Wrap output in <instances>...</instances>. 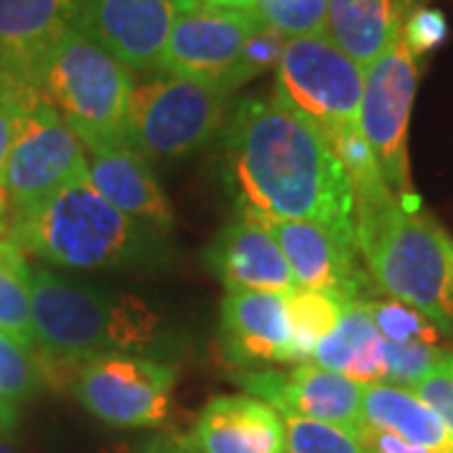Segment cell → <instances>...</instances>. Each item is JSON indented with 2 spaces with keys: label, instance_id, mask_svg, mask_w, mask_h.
I'll return each mask as SVG.
<instances>
[{
  "label": "cell",
  "instance_id": "cell-1",
  "mask_svg": "<svg viewBox=\"0 0 453 453\" xmlns=\"http://www.w3.org/2000/svg\"><path fill=\"white\" fill-rule=\"evenodd\" d=\"M219 174L237 214L310 219L356 240V199L327 134L275 94L232 109Z\"/></svg>",
  "mask_w": 453,
  "mask_h": 453
},
{
  "label": "cell",
  "instance_id": "cell-2",
  "mask_svg": "<svg viewBox=\"0 0 453 453\" xmlns=\"http://www.w3.org/2000/svg\"><path fill=\"white\" fill-rule=\"evenodd\" d=\"M31 325L43 380L71 390L86 357L144 353L164 342L162 318L142 297L68 280L46 267L31 275Z\"/></svg>",
  "mask_w": 453,
  "mask_h": 453
},
{
  "label": "cell",
  "instance_id": "cell-3",
  "mask_svg": "<svg viewBox=\"0 0 453 453\" xmlns=\"http://www.w3.org/2000/svg\"><path fill=\"white\" fill-rule=\"evenodd\" d=\"M8 229L28 255L64 270H151L169 259L162 232L98 195L86 164L35 210L11 217Z\"/></svg>",
  "mask_w": 453,
  "mask_h": 453
},
{
  "label": "cell",
  "instance_id": "cell-4",
  "mask_svg": "<svg viewBox=\"0 0 453 453\" xmlns=\"http://www.w3.org/2000/svg\"><path fill=\"white\" fill-rule=\"evenodd\" d=\"M356 244L378 290L453 338V237L418 195L356 204Z\"/></svg>",
  "mask_w": 453,
  "mask_h": 453
},
{
  "label": "cell",
  "instance_id": "cell-5",
  "mask_svg": "<svg viewBox=\"0 0 453 453\" xmlns=\"http://www.w3.org/2000/svg\"><path fill=\"white\" fill-rule=\"evenodd\" d=\"M26 83L49 101L83 146L124 139L131 68L79 28L65 31L28 68Z\"/></svg>",
  "mask_w": 453,
  "mask_h": 453
},
{
  "label": "cell",
  "instance_id": "cell-6",
  "mask_svg": "<svg viewBox=\"0 0 453 453\" xmlns=\"http://www.w3.org/2000/svg\"><path fill=\"white\" fill-rule=\"evenodd\" d=\"M229 119V94L181 76L134 83L124 142L144 159H181L210 144Z\"/></svg>",
  "mask_w": 453,
  "mask_h": 453
},
{
  "label": "cell",
  "instance_id": "cell-7",
  "mask_svg": "<svg viewBox=\"0 0 453 453\" xmlns=\"http://www.w3.org/2000/svg\"><path fill=\"white\" fill-rule=\"evenodd\" d=\"M177 371L136 353H101L86 357L71 393L104 426L159 428L174 408Z\"/></svg>",
  "mask_w": 453,
  "mask_h": 453
},
{
  "label": "cell",
  "instance_id": "cell-8",
  "mask_svg": "<svg viewBox=\"0 0 453 453\" xmlns=\"http://www.w3.org/2000/svg\"><path fill=\"white\" fill-rule=\"evenodd\" d=\"M275 96L325 134L357 127L363 65L340 49L330 33L288 38L277 61Z\"/></svg>",
  "mask_w": 453,
  "mask_h": 453
},
{
  "label": "cell",
  "instance_id": "cell-9",
  "mask_svg": "<svg viewBox=\"0 0 453 453\" xmlns=\"http://www.w3.org/2000/svg\"><path fill=\"white\" fill-rule=\"evenodd\" d=\"M418 88V58L403 35L363 68L357 129L371 146L380 177L398 196H413L408 166V121Z\"/></svg>",
  "mask_w": 453,
  "mask_h": 453
},
{
  "label": "cell",
  "instance_id": "cell-10",
  "mask_svg": "<svg viewBox=\"0 0 453 453\" xmlns=\"http://www.w3.org/2000/svg\"><path fill=\"white\" fill-rule=\"evenodd\" d=\"M86 164L81 139L31 83L20 86V116L3 169L11 217L35 210Z\"/></svg>",
  "mask_w": 453,
  "mask_h": 453
},
{
  "label": "cell",
  "instance_id": "cell-11",
  "mask_svg": "<svg viewBox=\"0 0 453 453\" xmlns=\"http://www.w3.org/2000/svg\"><path fill=\"white\" fill-rule=\"evenodd\" d=\"M262 18L252 8L184 5L179 8L162 56V73L181 76L234 94L232 76L244 43Z\"/></svg>",
  "mask_w": 453,
  "mask_h": 453
},
{
  "label": "cell",
  "instance_id": "cell-12",
  "mask_svg": "<svg viewBox=\"0 0 453 453\" xmlns=\"http://www.w3.org/2000/svg\"><path fill=\"white\" fill-rule=\"evenodd\" d=\"M290 265L297 288L323 292L348 303L375 300V282L357 255L356 240L310 219L265 222Z\"/></svg>",
  "mask_w": 453,
  "mask_h": 453
},
{
  "label": "cell",
  "instance_id": "cell-13",
  "mask_svg": "<svg viewBox=\"0 0 453 453\" xmlns=\"http://www.w3.org/2000/svg\"><path fill=\"white\" fill-rule=\"evenodd\" d=\"M179 0H79L73 28L131 71H159Z\"/></svg>",
  "mask_w": 453,
  "mask_h": 453
},
{
  "label": "cell",
  "instance_id": "cell-14",
  "mask_svg": "<svg viewBox=\"0 0 453 453\" xmlns=\"http://www.w3.org/2000/svg\"><path fill=\"white\" fill-rule=\"evenodd\" d=\"M250 395L273 405L280 416L335 423L357 431L363 423V383L325 371L315 363H303L290 372L252 371L237 378Z\"/></svg>",
  "mask_w": 453,
  "mask_h": 453
},
{
  "label": "cell",
  "instance_id": "cell-15",
  "mask_svg": "<svg viewBox=\"0 0 453 453\" xmlns=\"http://www.w3.org/2000/svg\"><path fill=\"white\" fill-rule=\"evenodd\" d=\"M86 172L98 195L127 217L166 234L174 226V211L146 159L124 139L83 146Z\"/></svg>",
  "mask_w": 453,
  "mask_h": 453
},
{
  "label": "cell",
  "instance_id": "cell-16",
  "mask_svg": "<svg viewBox=\"0 0 453 453\" xmlns=\"http://www.w3.org/2000/svg\"><path fill=\"white\" fill-rule=\"evenodd\" d=\"M211 273L226 290H259L288 295L297 285L290 265L265 222L237 214L207 250Z\"/></svg>",
  "mask_w": 453,
  "mask_h": 453
},
{
  "label": "cell",
  "instance_id": "cell-17",
  "mask_svg": "<svg viewBox=\"0 0 453 453\" xmlns=\"http://www.w3.org/2000/svg\"><path fill=\"white\" fill-rule=\"evenodd\" d=\"M219 335L237 365L290 363V320L285 295L226 290L219 308Z\"/></svg>",
  "mask_w": 453,
  "mask_h": 453
},
{
  "label": "cell",
  "instance_id": "cell-18",
  "mask_svg": "<svg viewBox=\"0 0 453 453\" xmlns=\"http://www.w3.org/2000/svg\"><path fill=\"white\" fill-rule=\"evenodd\" d=\"M189 441L196 453H285V426L255 395H217L196 416Z\"/></svg>",
  "mask_w": 453,
  "mask_h": 453
},
{
  "label": "cell",
  "instance_id": "cell-19",
  "mask_svg": "<svg viewBox=\"0 0 453 453\" xmlns=\"http://www.w3.org/2000/svg\"><path fill=\"white\" fill-rule=\"evenodd\" d=\"M79 0H0V83H26L31 64L76 23Z\"/></svg>",
  "mask_w": 453,
  "mask_h": 453
},
{
  "label": "cell",
  "instance_id": "cell-20",
  "mask_svg": "<svg viewBox=\"0 0 453 453\" xmlns=\"http://www.w3.org/2000/svg\"><path fill=\"white\" fill-rule=\"evenodd\" d=\"M413 0H327V33L363 68L401 35Z\"/></svg>",
  "mask_w": 453,
  "mask_h": 453
},
{
  "label": "cell",
  "instance_id": "cell-21",
  "mask_svg": "<svg viewBox=\"0 0 453 453\" xmlns=\"http://www.w3.org/2000/svg\"><path fill=\"white\" fill-rule=\"evenodd\" d=\"M383 342L386 340L372 323L368 303H348L340 310L335 327L318 342L312 363L363 386L383 383Z\"/></svg>",
  "mask_w": 453,
  "mask_h": 453
},
{
  "label": "cell",
  "instance_id": "cell-22",
  "mask_svg": "<svg viewBox=\"0 0 453 453\" xmlns=\"http://www.w3.org/2000/svg\"><path fill=\"white\" fill-rule=\"evenodd\" d=\"M363 423L395 434L436 453H453V436L436 413L411 388L371 383L363 388ZM360 423V426H363Z\"/></svg>",
  "mask_w": 453,
  "mask_h": 453
},
{
  "label": "cell",
  "instance_id": "cell-23",
  "mask_svg": "<svg viewBox=\"0 0 453 453\" xmlns=\"http://www.w3.org/2000/svg\"><path fill=\"white\" fill-rule=\"evenodd\" d=\"M31 265L11 229L0 237V333L35 353L31 325Z\"/></svg>",
  "mask_w": 453,
  "mask_h": 453
},
{
  "label": "cell",
  "instance_id": "cell-24",
  "mask_svg": "<svg viewBox=\"0 0 453 453\" xmlns=\"http://www.w3.org/2000/svg\"><path fill=\"white\" fill-rule=\"evenodd\" d=\"M290 320V363H312L318 342L335 327L342 303L323 292L295 288L285 295Z\"/></svg>",
  "mask_w": 453,
  "mask_h": 453
},
{
  "label": "cell",
  "instance_id": "cell-25",
  "mask_svg": "<svg viewBox=\"0 0 453 453\" xmlns=\"http://www.w3.org/2000/svg\"><path fill=\"white\" fill-rule=\"evenodd\" d=\"M285 453H368L357 431L335 423L282 416Z\"/></svg>",
  "mask_w": 453,
  "mask_h": 453
},
{
  "label": "cell",
  "instance_id": "cell-26",
  "mask_svg": "<svg viewBox=\"0 0 453 453\" xmlns=\"http://www.w3.org/2000/svg\"><path fill=\"white\" fill-rule=\"evenodd\" d=\"M368 310L378 333L388 342H426V345H443L446 335L431 323L423 312L405 305L401 300H371Z\"/></svg>",
  "mask_w": 453,
  "mask_h": 453
},
{
  "label": "cell",
  "instance_id": "cell-27",
  "mask_svg": "<svg viewBox=\"0 0 453 453\" xmlns=\"http://www.w3.org/2000/svg\"><path fill=\"white\" fill-rule=\"evenodd\" d=\"M252 11L285 38L327 33V0H255Z\"/></svg>",
  "mask_w": 453,
  "mask_h": 453
},
{
  "label": "cell",
  "instance_id": "cell-28",
  "mask_svg": "<svg viewBox=\"0 0 453 453\" xmlns=\"http://www.w3.org/2000/svg\"><path fill=\"white\" fill-rule=\"evenodd\" d=\"M453 350L443 345H426V342H383V363H386V380L390 386L413 388L423 378L451 356Z\"/></svg>",
  "mask_w": 453,
  "mask_h": 453
},
{
  "label": "cell",
  "instance_id": "cell-29",
  "mask_svg": "<svg viewBox=\"0 0 453 453\" xmlns=\"http://www.w3.org/2000/svg\"><path fill=\"white\" fill-rule=\"evenodd\" d=\"M41 383L43 375L35 353L0 333V398L8 403L26 401L41 388Z\"/></svg>",
  "mask_w": 453,
  "mask_h": 453
},
{
  "label": "cell",
  "instance_id": "cell-30",
  "mask_svg": "<svg viewBox=\"0 0 453 453\" xmlns=\"http://www.w3.org/2000/svg\"><path fill=\"white\" fill-rule=\"evenodd\" d=\"M285 35L277 33L273 26L267 23H259V28L244 43L242 56L237 61V68H234V76H232V88H242L244 83H250L255 76L270 71V68H277V61L282 56V49H285Z\"/></svg>",
  "mask_w": 453,
  "mask_h": 453
},
{
  "label": "cell",
  "instance_id": "cell-31",
  "mask_svg": "<svg viewBox=\"0 0 453 453\" xmlns=\"http://www.w3.org/2000/svg\"><path fill=\"white\" fill-rule=\"evenodd\" d=\"M401 35H403L408 50L416 58H423V56L434 53L438 46L446 43L449 20L438 8H413L405 18Z\"/></svg>",
  "mask_w": 453,
  "mask_h": 453
},
{
  "label": "cell",
  "instance_id": "cell-32",
  "mask_svg": "<svg viewBox=\"0 0 453 453\" xmlns=\"http://www.w3.org/2000/svg\"><path fill=\"white\" fill-rule=\"evenodd\" d=\"M411 390L436 413L453 436V353Z\"/></svg>",
  "mask_w": 453,
  "mask_h": 453
},
{
  "label": "cell",
  "instance_id": "cell-33",
  "mask_svg": "<svg viewBox=\"0 0 453 453\" xmlns=\"http://www.w3.org/2000/svg\"><path fill=\"white\" fill-rule=\"evenodd\" d=\"M20 86L23 83H0V179L13 149L20 116Z\"/></svg>",
  "mask_w": 453,
  "mask_h": 453
},
{
  "label": "cell",
  "instance_id": "cell-34",
  "mask_svg": "<svg viewBox=\"0 0 453 453\" xmlns=\"http://www.w3.org/2000/svg\"><path fill=\"white\" fill-rule=\"evenodd\" d=\"M106 453H196L189 438L181 436H149L142 441L113 443Z\"/></svg>",
  "mask_w": 453,
  "mask_h": 453
},
{
  "label": "cell",
  "instance_id": "cell-35",
  "mask_svg": "<svg viewBox=\"0 0 453 453\" xmlns=\"http://www.w3.org/2000/svg\"><path fill=\"white\" fill-rule=\"evenodd\" d=\"M357 436H360V441H363V446H365L368 453H436L431 451V449L416 446V443H408V441L398 438L395 434L365 426V423L357 428Z\"/></svg>",
  "mask_w": 453,
  "mask_h": 453
},
{
  "label": "cell",
  "instance_id": "cell-36",
  "mask_svg": "<svg viewBox=\"0 0 453 453\" xmlns=\"http://www.w3.org/2000/svg\"><path fill=\"white\" fill-rule=\"evenodd\" d=\"M18 405L16 403H8V401H3L0 398V436H8L13 428L18 426Z\"/></svg>",
  "mask_w": 453,
  "mask_h": 453
},
{
  "label": "cell",
  "instance_id": "cell-37",
  "mask_svg": "<svg viewBox=\"0 0 453 453\" xmlns=\"http://www.w3.org/2000/svg\"><path fill=\"white\" fill-rule=\"evenodd\" d=\"M11 226V196H8V187L0 179V234H5Z\"/></svg>",
  "mask_w": 453,
  "mask_h": 453
},
{
  "label": "cell",
  "instance_id": "cell-38",
  "mask_svg": "<svg viewBox=\"0 0 453 453\" xmlns=\"http://www.w3.org/2000/svg\"><path fill=\"white\" fill-rule=\"evenodd\" d=\"M195 3H202V5H222V8H252L255 5V0H179V8L195 5Z\"/></svg>",
  "mask_w": 453,
  "mask_h": 453
},
{
  "label": "cell",
  "instance_id": "cell-39",
  "mask_svg": "<svg viewBox=\"0 0 453 453\" xmlns=\"http://www.w3.org/2000/svg\"><path fill=\"white\" fill-rule=\"evenodd\" d=\"M0 453H18V451L11 446V443H8V441H0Z\"/></svg>",
  "mask_w": 453,
  "mask_h": 453
},
{
  "label": "cell",
  "instance_id": "cell-40",
  "mask_svg": "<svg viewBox=\"0 0 453 453\" xmlns=\"http://www.w3.org/2000/svg\"><path fill=\"white\" fill-rule=\"evenodd\" d=\"M0 237H3V234H0Z\"/></svg>",
  "mask_w": 453,
  "mask_h": 453
}]
</instances>
